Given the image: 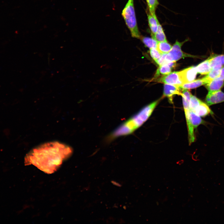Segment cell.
<instances>
[{"label": "cell", "instance_id": "obj_1", "mask_svg": "<svg viewBox=\"0 0 224 224\" xmlns=\"http://www.w3.org/2000/svg\"><path fill=\"white\" fill-rule=\"evenodd\" d=\"M72 152L68 146L58 142L44 143L33 149L25 158L26 165L32 164L44 172L55 171Z\"/></svg>", "mask_w": 224, "mask_h": 224}, {"label": "cell", "instance_id": "obj_2", "mask_svg": "<svg viewBox=\"0 0 224 224\" xmlns=\"http://www.w3.org/2000/svg\"><path fill=\"white\" fill-rule=\"evenodd\" d=\"M160 100L158 99L146 106L122 123L108 136L106 141L110 142L119 137L127 135L133 132L148 119Z\"/></svg>", "mask_w": 224, "mask_h": 224}, {"label": "cell", "instance_id": "obj_3", "mask_svg": "<svg viewBox=\"0 0 224 224\" xmlns=\"http://www.w3.org/2000/svg\"><path fill=\"white\" fill-rule=\"evenodd\" d=\"M182 97L188 131L189 142V144H191L195 140L194 129L200 125L203 124L205 122L201 117L196 114L189 108L190 98L185 96H182Z\"/></svg>", "mask_w": 224, "mask_h": 224}, {"label": "cell", "instance_id": "obj_4", "mask_svg": "<svg viewBox=\"0 0 224 224\" xmlns=\"http://www.w3.org/2000/svg\"><path fill=\"white\" fill-rule=\"evenodd\" d=\"M122 14L132 36L140 39L141 35L137 25L133 0H128L122 11Z\"/></svg>", "mask_w": 224, "mask_h": 224}, {"label": "cell", "instance_id": "obj_5", "mask_svg": "<svg viewBox=\"0 0 224 224\" xmlns=\"http://www.w3.org/2000/svg\"><path fill=\"white\" fill-rule=\"evenodd\" d=\"M185 41L182 42L176 40L170 52L166 54L165 64L171 62H175L181 58L192 56L185 53L181 49L182 45Z\"/></svg>", "mask_w": 224, "mask_h": 224}, {"label": "cell", "instance_id": "obj_6", "mask_svg": "<svg viewBox=\"0 0 224 224\" xmlns=\"http://www.w3.org/2000/svg\"><path fill=\"white\" fill-rule=\"evenodd\" d=\"M156 81L165 84L180 86L183 84L181 80L179 72H174L163 76Z\"/></svg>", "mask_w": 224, "mask_h": 224}, {"label": "cell", "instance_id": "obj_7", "mask_svg": "<svg viewBox=\"0 0 224 224\" xmlns=\"http://www.w3.org/2000/svg\"><path fill=\"white\" fill-rule=\"evenodd\" d=\"M205 102L209 106L224 102V93L221 90L208 91L205 98Z\"/></svg>", "mask_w": 224, "mask_h": 224}, {"label": "cell", "instance_id": "obj_8", "mask_svg": "<svg viewBox=\"0 0 224 224\" xmlns=\"http://www.w3.org/2000/svg\"><path fill=\"white\" fill-rule=\"evenodd\" d=\"M179 73L183 84L189 83L195 80L197 72L196 67H191L186 68Z\"/></svg>", "mask_w": 224, "mask_h": 224}, {"label": "cell", "instance_id": "obj_9", "mask_svg": "<svg viewBox=\"0 0 224 224\" xmlns=\"http://www.w3.org/2000/svg\"><path fill=\"white\" fill-rule=\"evenodd\" d=\"M181 89L178 86L165 84L164 86L163 96L164 97H167L169 102L172 103L173 97L174 95H182V92Z\"/></svg>", "mask_w": 224, "mask_h": 224}, {"label": "cell", "instance_id": "obj_10", "mask_svg": "<svg viewBox=\"0 0 224 224\" xmlns=\"http://www.w3.org/2000/svg\"><path fill=\"white\" fill-rule=\"evenodd\" d=\"M205 85L208 91H218L224 86V80L218 77Z\"/></svg>", "mask_w": 224, "mask_h": 224}, {"label": "cell", "instance_id": "obj_11", "mask_svg": "<svg viewBox=\"0 0 224 224\" xmlns=\"http://www.w3.org/2000/svg\"><path fill=\"white\" fill-rule=\"evenodd\" d=\"M192 110L201 117H204L210 114H213V112L209 107V105L202 101Z\"/></svg>", "mask_w": 224, "mask_h": 224}, {"label": "cell", "instance_id": "obj_12", "mask_svg": "<svg viewBox=\"0 0 224 224\" xmlns=\"http://www.w3.org/2000/svg\"><path fill=\"white\" fill-rule=\"evenodd\" d=\"M223 66L217 65L212 68L210 72L203 79L205 84L209 83L215 78L218 77L221 70Z\"/></svg>", "mask_w": 224, "mask_h": 224}, {"label": "cell", "instance_id": "obj_13", "mask_svg": "<svg viewBox=\"0 0 224 224\" xmlns=\"http://www.w3.org/2000/svg\"><path fill=\"white\" fill-rule=\"evenodd\" d=\"M197 73L202 75H207L211 71L212 68L208 58L196 66Z\"/></svg>", "mask_w": 224, "mask_h": 224}, {"label": "cell", "instance_id": "obj_14", "mask_svg": "<svg viewBox=\"0 0 224 224\" xmlns=\"http://www.w3.org/2000/svg\"><path fill=\"white\" fill-rule=\"evenodd\" d=\"M203 85H205V83L203 78H202L194 80L192 82L189 83H184L179 87L182 89H189L195 88Z\"/></svg>", "mask_w": 224, "mask_h": 224}, {"label": "cell", "instance_id": "obj_15", "mask_svg": "<svg viewBox=\"0 0 224 224\" xmlns=\"http://www.w3.org/2000/svg\"><path fill=\"white\" fill-rule=\"evenodd\" d=\"M158 30L154 34H151L152 38L155 39L158 42L167 41L166 36L163 28L158 20Z\"/></svg>", "mask_w": 224, "mask_h": 224}, {"label": "cell", "instance_id": "obj_16", "mask_svg": "<svg viewBox=\"0 0 224 224\" xmlns=\"http://www.w3.org/2000/svg\"><path fill=\"white\" fill-rule=\"evenodd\" d=\"M147 16L148 24L152 34H154L157 31L158 20L156 15L153 16L150 13L147 14Z\"/></svg>", "mask_w": 224, "mask_h": 224}, {"label": "cell", "instance_id": "obj_17", "mask_svg": "<svg viewBox=\"0 0 224 224\" xmlns=\"http://www.w3.org/2000/svg\"><path fill=\"white\" fill-rule=\"evenodd\" d=\"M208 59L212 68L216 65H224V54L214 55L209 58Z\"/></svg>", "mask_w": 224, "mask_h": 224}, {"label": "cell", "instance_id": "obj_18", "mask_svg": "<svg viewBox=\"0 0 224 224\" xmlns=\"http://www.w3.org/2000/svg\"><path fill=\"white\" fill-rule=\"evenodd\" d=\"M172 46L167 41L159 42L156 49L161 54H167L171 49Z\"/></svg>", "mask_w": 224, "mask_h": 224}, {"label": "cell", "instance_id": "obj_19", "mask_svg": "<svg viewBox=\"0 0 224 224\" xmlns=\"http://www.w3.org/2000/svg\"><path fill=\"white\" fill-rule=\"evenodd\" d=\"M145 45L150 49L156 48L158 42L153 38L142 37L140 38Z\"/></svg>", "mask_w": 224, "mask_h": 224}, {"label": "cell", "instance_id": "obj_20", "mask_svg": "<svg viewBox=\"0 0 224 224\" xmlns=\"http://www.w3.org/2000/svg\"><path fill=\"white\" fill-rule=\"evenodd\" d=\"M171 68L167 63L160 66L157 70L155 77H156L160 74L165 75L170 73L171 71Z\"/></svg>", "mask_w": 224, "mask_h": 224}, {"label": "cell", "instance_id": "obj_21", "mask_svg": "<svg viewBox=\"0 0 224 224\" xmlns=\"http://www.w3.org/2000/svg\"><path fill=\"white\" fill-rule=\"evenodd\" d=\"M149 13L153 16L156 15L155 11L159 4L158 0H146Z\"/></svg>", "mask_w": 224, "mask_h": 224}, {"label": "cell", "instance_id": "obj_22", "mask_svg": "<svg viewBox=\"0 0 224 224\" xmlns=\"http://www.w3.org/2000/svg\"><path fill=\"white\" fill-rule=\"evenodd\" d=\"M202 101L197 98L195 96H191L190 100L189 103V108L191 110H194L197 106L199 105Z\"/></svg>", "mask_w": 224, "mask_h": 224}, {"label": "cell", "instance_id": "obj_23", "mask_svg": "<svg viewBox=\"0 0 224 224\" xmlns=\"http://www.w3.org/2000/svg\"><path fill=\"white\" fill-rule=\"evenodd\" d=\"M150 53L152 58L156 61L161 56V54L156 48L150 49Z\"/></svg>", "mask_w": 224, "mask_h": 224}, {"label": "cell", "instance_id": "obj_24", "mask_svg": "<svg viewBox=\"0 0 224 224\" xmlns=\"http://www.w3.org/2000/svg\"><path fill=\"white\" fill-rule=\"evenodd\" d=\"M166 54H162L160 57L155 62L159 66L164 64L165 63V57Z\"/></svg>", "mask_w": 224, "mask_h": 224}, {"label": "cell", "instance_id": "obj_25", "mask_svg": "<svg viewBox=\"0 0 224 224\" xmlns=\"http://www.w3.org/2000/svg\"><path fill=\"white\" fill-rule=\"evenodd\" d=\"M218 77L224 80V67L222 68Z\"/></svg>", "mask_w": 224, "mask_h": 224}, {"label": "cell", "instance_id": "obj_26", "mask_svg": "<svg viewBox=\"0 0 224 224\" xmlns=\"http://www.w3.org/2000/svg\"><path fill=\"white\" fill-rule=\"evenodd\" d=\"M111 182L113 185L118 187H120L122 186V185L121 184L115 181L112 180L111 181Z\"/></svg>", "mask_w": 224, "mask_h": 224}]
</instances>
